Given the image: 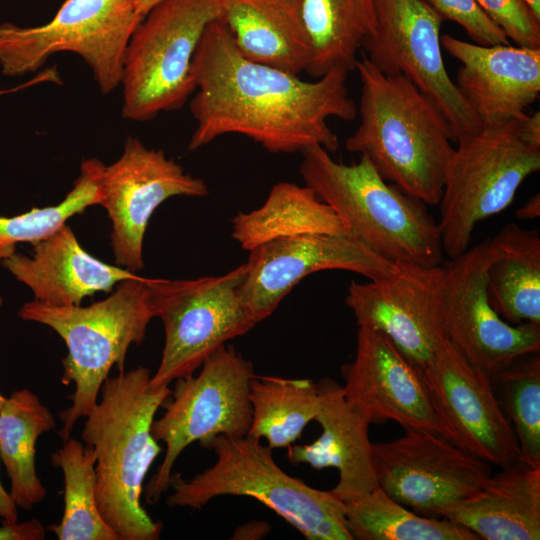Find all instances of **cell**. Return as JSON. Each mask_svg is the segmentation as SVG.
Wrapping results in <instances>:
<instances>
[{
	"label": "cell",
	"mask_w": 540,
	"mask_h": 540,
	"mask_svg": "<svg viewBox=\"0 0 540 540\" xmlns=\"http://www.w3.org/2000/svg\"><path fill=\"white\" fill-rule=\"evenodd\" d=\"M461 63L455 84L482 125L524 120L540 94V48L480 45L441 35Z\"/></svg>",
	"instance_id": "ffe728a7"
},
{
	"label": "cell",
	"mask_w": 540,
	"mask_h": 540,
	"mask_svg": "<svg viewBox=\"0 0 540 540\" xmlns=\"http://www.w3.org/2000/svg\"><path fill=\"white\" fill-rule=\"evenodd\" d=\"M374 27L361 49L388 75H403L447 119L455 141L482 127L450 78L441 50L443 18L424 0H373Z\"/></svg>",
	"instance_id": "7c38bea8"
},
{
	"label": "cell",
	"mask_w": 540,
	"mask_h": 540,
	"mask_svg": "<svg viewBox=\"0 0 540 540\" xmlns=\"http://www.w3.org/2000/svg\"><path fill=\"white\" fill-rule=\"evenodd\" d=\"M192 73L189 106L196 127L189 150L220 136L240 134L271 153H294L312 145L329 152L339 140L327 120L355 119L358 108L346 85L348 71L333 69L316 81L257 63L237 49L219 18L206 27Z\"/></svg>",
	"instance_id": "6da1fadb"
},
{
	"label": "cell",
	"mask_w": 540,
	"mask_h": 540,
	"mask_svg": "<svg viewBox=\"0 0 540 540\" xmlns=\"http://www.w3.org/2000/svg\"><path fill=\"white\" fill-rule=\"evenodd\" d=\"M0 93H1V90H0Z\"/></svg>",
	"instance_id": "ee69618b"
},
{
	"label": "cell",
	"mask_w": 540,
	"mask_h": 540,
	"mask_svg": "<svg viewBox=\"0 0 540 540\" xmlns=\"http://www.w3.org/2000/svg\"><path fill=\"white\" fill-rule=\"evenodd\" d=\"M346 400L369 422L447 438L418 369L382 333L359 327L353 361L341 367Z\"/></svg>",
	"instance_id": "d6986e66"
},
{
	"label": "cell",
	"mask_w": 540,
	"mask_h": 540,
	"mask_svg": "<svg viewBox=\"0 0 540 540\" xmlns=\"http://www.w3.org/2000/svg\"><path fill=\"white\" fill-rule=\"evenodd\" d=\"M372 445L378 486L427 517H440L492 475L489 463L430 432L405 430L400 438Z\"/></svg>",
	"instance_id": "9a60e30c"
},
{
	"label": "cell",
	"mask_w": 540,
	"mask_h": 540,
	"mask_svg": "<svg viewBox=\"0 0 540 540\" xmlns=\"http://www.w3.org/2000/svg\"><path fill=\"white\" fill-rule=\"evenodd\" d=\"M104 165L96 158L83 161L72 189L56 205L32 208L12 217L0 216V263L16 253L18 243L34 245L54 234L74 215L90 206L100 205Z\"/></svg>",
	"instance_id": "1f68e13d"
},
{
	"label": "cell",
	"mask_w": 540,
	"mask_h": 540,
	"mask_svg": "<svg viewBox=\"0 0 540 540\" xmlns=\"http://www.w3.org/2000/svg\"><path fill=\"white\" fill-rule=\"evenodd\" d=\"M45 537V528L37 519L2 522L0 526V540H42Z\"/></svg>",
	"instance_id": "d590c367"
},
{
	"label": "cell",
	"mask_w": 540,
	"mask_h": 540,
	"mask_svg": "<svg viewBox=\"0 0 540 540\" xmlns=\"http://www.w3.org/2000/svg\"><path fill=\"white\" fill-rule=\"evenodd\" d=\"M220 19L251 61L299 75L311 50L297 0H224Z\"/></svg>",
	"instance_id": "cb8c5ba5"
},
{
	"label": "cell",
	"mask_w": 540,
	"mask_h": 540,
	"mask_svg": "<svg viewBox=\"0 0 540 540\" xmlns=\"http://www.w3.org/2000/svg\"><path fill=\"white\" fill-rule=\"evenodd\" d=\"M249 399L252 419L247 436L266 440L271 449L288 448L315 419L320 391L318 383L311 379L255 374Z\"/></svg>",
	"instance_id": "f1b7e54d"
},
{
	"label": "cell",
	"mask_w": 540,
	"mask_h": 540,
	"mask_svg": "<svg viewBox=\"0 0 540 540\" xmlns=\"http://www.w3.org/2000/svg\"><path fill=\"white\" fill-rule=\"evenodd\" d=\"M517 46L540 48V18L526 0H475Z\"/></svg>",
	"instance_id": "836d02e7"
},
{
	"label": "cell",
	"mask_w": 540,
	"mask_h": 540,
	"mask_svg": "<svg viewBox=\"0 0 540 540\" xmlns=\"http://www.w3.org/2000/svg\"><path fill=\"white\" fill-rule=\"evenodd\" d=\"M318 387L320 405L314 420L322 428L321 435L309 444H292L286 456L292 465L336 468L339 480L331 491L342 502H349L378 486L370 422L346 400L337 382L323 378Z\"/></svg>",
	"instance_id": "44dd1931"
},
{
	"label": "cell",
	"mask_w": 540,
	"mask_h": 540,
	"mask_svg": "<svg viewBox=\"0 0 540 540\" xmlns=\"http://www.w3.org/2000/svg\"><path fill=\"white\" fill-rule=\"evenodd\" d=\"M101 203L111 220V246L117 266L137 273L144 267L143 240L154 211L175 196L203 197L208 186L184 171L163 150L128 137L121 156L104 165Z\"/></svg>",
	"instance_id": "e0dca14e"
},
{
	"label": "cell",
	"mask_w": 540,
	"mask_h": 540,
	"mask_svg": "<svg viewBox=\"0 0 540 540\" xmlns=\"http://www.w3.org/2000/svg\"><path fill=\"white\" fill-rule=\"evenodd\" d=\"M533 12L540 18V0H526Z\"/></svg>",
	"instance_id": "60d3db41"
},
{
	"label": "cell",
	"mask_w": 540,
	"mask_h": 540,
	"mask_svg": "<svg viewBox=\"0 0 540 540\" xmlns=\"http://www.w3.org/2000/svg\"><path fill=\"white\" fill-rule=\"evenodd\" d=\"M418 371L449 441L500 468L521 458L491 377L471 364L448 338Z\"/></svg>",
	"instance_id": "2e32d148"
},
{
	"label": "cell",
	"mask_w": 540,
	"mask_h": 540,
	"mask_svg": "<svg viewBox=\"0 0 540 540\" xmlns=\"http://www.w3.org/2000/svg\"><path fill=\"white\" fill-rule=\"evenodd\" d=\"M138 15L143 18L147 13L162 0H133Z\"/></svg>",
	"instance_id": "ab89813d"
},
{
	"label": "cell",
	"mask_w": 540,
	"mask_h": 540,
	"mask_svg": "<svg viewBox=\"0 0 540 540\" xmlns=\"http://www.w3.org/2000/svg\"><path fill=\"white\" fill-rule=\"evenodd\" d=\"M255 376L251 361L232 345H223L193 374L175 380L154 419L151 433L165 444V454L146 488V500L154 504L169 488L173 467L180 454L199 442L204 448L218 436H247L252 419L250 382Z\"/></svg>",
	"instance_id": "9c48e42d"
},
{
	"label": "cell",
	"mask_w": 540,
	"mask_h": 540,
	"mask_svg": "<svg viewBox=\"0 0 540 540\" xmlns=\"http://www.w3.org/2000/svg\"><path fill=\"white\" fill-rule=\"evenodd\" d=\"M206 449L216 461L186 480L173 473L167 498L171 507L201 509L220 496L251 497L282 517L308 540H353L343 502L331 490H319L288 475L275 462L273 449L249 436H218Z\"/></svg>",
	"instance_id": "8992f818"
},
{
	"label": "cell",
	"mask_w": 540,
	"mask_h": 540,
	"mask_svg": "<svg viewBox=\"0 0 540 540\" xmlns=\"http://www.w3.org/2000/svg\"><path fill=\"white\" fill-rule=\"evenodd\" d=\"M343 512L356 540H479L473 532L448 519L408 510L379 486L343 502Z\"/></svg>",
	"instance_id": "f546056e"
},
{
	"label": "cell",
	"mask_w": 540,
	"mask_h": 540,
	"mask_svg": "<svg viewBox=\"0 0 540 540\" xmlns=\"http://www.w3.org/2000/svg\"><path fill=\"white\" fill-rule=\"evenodd\" d=\"M498 399L516 435L521 459L540 465V356H523L494 374Z\"/></svg>",
	"instance_id": "d6a6232c"
},
{
	"label": "cell",
	"mask_w": 540,
	"mask_h": 540,
	"mask_svg": "<svg viewBox=\"0 0 540 540\" xmlns=\"http://www.w3.org/2000/svg\"><path fill=\"white\" fill-rule=\"evenodd\" d=\"M521 120L482 125L456 140L438 203L444 254L470 245L476 225L505 210L524 180L540 169V146L525 141Z\"/></svg>",
	"instance_id": "52a82bcc"
},
{
	"label": "cell",
	"mask_w": 540,
	"mask_h": 540,
	"mask_svg": "<svg viewBox=\"0 0 540 540\" xmlns=\"http://www.w3.org/2000/svg\"><path fill=\"white\" fill-rule=\"evenodd\" d=\"M491 238L443 262L442 315L449 341L490 377L517 359L540 350V326L513 325L490 305L486 270L493 257Z\"/></svg>",
	"instance_id": "4fadbf2b"
},
{
	"label": "cell",
	"mask_w": 540,
	"mask_h": 540,
	"mask_svg": "<svg viewBox=\"0 0 540 540\" xmlns=\"http://www.w3.org/2000/svg\"><path fill=\"white\" fill-rule=\"evenodd\" d=\"M232 238L251 251L268 242L306 234L352 235L348 224L308 186L278 182L265 202L232 219Z\"/></svg>",
	"instance_id": "484cf974"
},
{
	"label": "cell",
	"mask_w": 540,
	"mask_h": 540,
	"mask_svg": "<svg viewBox=\"0 0 540 540\" xmlns=\"http://www.w3.org/2000/svg\"><path fill=\"white\" fill-rule=\"evenodd\" d=\"M443 20L462 27L476 44H509L504 32L484 13L475 0H424Z\"/></svg>",
	"instance_id": "e575fe53"
},
{
	"label": "cell",
	"mask_w": 540,
	"mask_h": 540,
	"mask_svg": "<svg viewBox=\"0 0 540 540\" xmlns=\"http://www.w3.org/2000/svg\"><path fill=\"white\" fill-rule=\"evenodd\" d=\"M448 519L485 540L540 539V465L523 459L501 468L472 496L444 509Z\"/></svg>",
	"instance_id": "603a6c76"
},
{
	"label": "cell",
	"mask_w": 540,
	"mask_h": 540,
	"mask_svg": "<svg viewBox=\"0 0 540 540\" xmlns=\"http://www.w3.org/2000/svg\"><path fill=\"white\" fill-rule=\"evenodd\" d=\"M244 276L241 264L219 276L150 278L154 315L164 329V346L151 375V388L169 387L175 380L195 374L215 351L257 324L240 295Z\"/></svg>",
	"instance_id": "8fae6325"
},
{
	"label": "cell",
	"mask_w": 540,
	"mask_h": 540,
	"mask_svg": "<svg viewBox=\"0 0 540 540\" xmlns=\"http://www.w3.org/2000/svg\"><path fill=\"white\" fill-rule=\"evenodd\" d=\"M540 215V196L536 194L530 197L523 206L516 211V216L522 220H531Z\"/></svg>",
	"instance_id": "f35d334b"
},
{
	"label": "cell",
	"mask_w": 540,
	"mask_h": 540,
	"mask_svg": "<svg viewBox=\"0 0 540 540\" xmlns=\"http://www.w3.org/2000/svg\"><path fill=\"white\" fill-rule=\"evenodd\" d=\"M355 70L360 123L346 149L365 156L403 192L438 205L456 142L444 114L408 78L383 73L364 53Z\"/></svg>",
	"instance_id": "7a4b0ae2"
},
{
	"label": "cell",
	"mask_w": 540,
	"mask_h": 540,
	"mask_svg": "<svg viewBox=\"0 0 540 540\" xmlns=\"http://www.w3.org/2000/svg\"><path fill=\"white\" fill-rule=\"evenodd\" d=\"M311 50L307 73L355 70L358 51L374 27L373 0H297Z\"/></svg>",
	"instance_id": "83f0119b"
},
{
	"label": "cell",
	"mask_w": 540,
	"mask_h": 540,
	"mask_svg": "<svg viewBox=\"0 0 540 540\" xmlns=\"http://www.w3.org/2000/svg\"><path fill=\"white\" fill-rule=\"evenodd\" d=\"M494 254L486 270L492 308L513 325L540 326V236L508 223L491 237Z\"/></svg>",
	"instance_id": "d4e9b609"
},
{
	"label": "cell",
	"mask_w": 540,
	"mask_h": 540,
	"mask_svg": "<svg viewBox=\"0 0 540 540\" xmlns=\"http://www.w3.org/2000/svg\"><path fill=\"white\" fill-rule=\"evenodd\" d=\"M142 21L133 0H65L46 24H0V69L7 77L38 71L59 52L78 54L100 92L121 85L128 42Z\"/></svg>",
	"instance_id": "30bf717a"
},
{
	"label": "cell",
	"mask_w": 540,
	"mask_h": 540,
	"mask_svg": "<svg viewBox=\"0 0 540 540\" xmlns=\"http://www.w3.org/2000/svg\"><path fill=\"white\" fill-rule=\"evenodd\" d=\"M520 132L525 141L530 144L540 146V113L535 112L532 115H527L524 120L520 121Z\"/></svg>",
	"instance_id": "8d00e7d4"
},
{
	"label": "cell",
	"mask_w": 540,
	"mask_h": 540,
	"mask_svg": "<svg viewBox=\"0 0 540 540\" xmlns=\"http://www.w3.org/2000/svg\"><path fill=\"white\" fill-rule=\"evenodd\" d=\"M149 280L139 275L124 280L107 298L85 307L34 300L19 309L22 320L51 328L67 347L61 381L73 384L74 392L71 406L60 414L62 441L97 403L111 369L116 366L123 371L129 347L144 340L148 324L155 318Z\"/></svg>",
	"instance_id": "5b68a950"
},
{
	"label": "cell",
	"mask_w": 540,
	"mask_h": 540,
	"mask_svg": "<svg viewBox=\"0 0 540 540\" xmlns=\"http://www.w3.org/2000/svg\"><path fill=\"white\" fill-rule=\"evenodd\" d=\"M1 264L32 291L36 301L53 306L80 305L84 298L110 292L138 276L93 257L67 224L34 244L30 256L14 253Z\"/></svg>",
	"instance_id": "7402d4cb"
},
{
	"label": "cell",
	"mask_w": 540,
	"mask_h": 540,
	"mask_svg": "<svg viewBox=\"0 0 540 540\" xmlns=\"http://www.w3.org/2000/svg\"><path fill=\"white\" fill-rule=\"evenodd\" d=\"M51 461L63 472L64 510L60 523L48 530L59 540H119L98 508L93 448L69 437Z\"/></svg>",
	"instance_id": "4dcf8cb0"
},
{
	"label": "cell",
	"mask_w": 540,
	"mask_h": 540,
	"mask_svg": "<svg viewBox=\"0 0 540 540\" xmlns=\"http://www.w3.org/2000/svg\"><path fill=\"white\" fill-rule=\"evenodd\" d=\"M300 153L299 172L305 185L369 249L393 263L443 264L440 229L427 204L387 184L365 156L356 163L344 164L320 145L306 147Z\"/></svg>",
	"instance_id": "277c9868"
},
{
	"label": "cell",
	"mask_w": 540,
	"mask_h": 540,
	"mask_svg": "<svg viewBox=\"0 0 540 540\" xmlns=\"http://www.w3.org/2000/svg\"><path fill=\"white\" fill-rule=\"evenodd\" d=\"M2 304H3V299H2V297L0 296V307L2 306Z\"/></svg>",
	"instance_id": "7bdbcfd3"
},
{
	"label": "cell",
	"mask_w": 540,
	"mask_h": 540,
	"mask_svg": "<svg viewBox=\"0 0 540 540\" xmlns=\"http://www.w3.org/2000/svg\"><path fill=\"white\" fill-rule=\"evenodd\" d=\"M249 252L240 295L256 323L269 317L283 298L312 273L345 270L375 280L395 269V263L353 235L306 234L274 240Z\"/></svg>",
	"instance_id": "ac0fdd59"
},
{
	"label": "cell",
	"mask_w": 540,
	"mask_h": 540,
	"mask_svg": "<svg viewBox=\"0 0 540 540\" xmlns=\"http://www.w3.org/2000/svg\"><path fill=\"white\" fill-rule=\"evenodd\" d=\"M224 0H162L133 32L123 60L122 117L147 121L181 108L196 85L192 63Z\"/></svg>",
	"instance_id": "ba28073f"
},
{
	"label": "cell",
	"mask_w": 540,
	"mask_h": 540,
	"mask_svg": "<svg viewBox=\"0 0 540 540\" xmlns=\"http://www.w3.org/2000/svg\"><path fill=\"white\" fill-rule=\"evenodd\" d=\"M5 399H6V397L3 396V395L1 394V392H0V409H1V407L3 406V404H4V402H5Z\"/></svg>",
	"instance_id": "b9f144b4"
},
{
	"label": "cell",
	"mask_w": 540,
	"mask_h": 540,
	"mask_svg": "<svg viewBox=\"0 0 540 540\" xmlns=\"http://www.w3.org/2000/svg\"><path fill=\"white\" fill-rule=\"evenodd\" d=\"M444 281L443 265L397 262L386 277L352 281L345 302L358 327L385 335L421 370L447 339L442 315Z\"/></svg>",
	"instance_id": "5bb4252c"
},
{
	"label": "cell",
	"mask_w": 540,
	"mask_h": 540,
	"mask_svg": "<svg viewBox=\"0 0 540 540\" xmlns=\"http://www.w3.org/2000/svg\"><path fill=\"white\" fill-rule=\"evenodd\" d=\"M55 425L49 408L28 388L13 391L0 409V460L10 481L9 494L18 508L31 510L46 497L36 471V443Z\"/></svg>",
	"instance_id": "4316f807"
},
{
	"label": "cell",
	"mask_w": 540,
	"mask_h": 540,
	"mask_svg": "<svg viewBox=\"0 0 540 540\" xmlns=\"http://www.w3.org/2000/svg\"><path fill=\"white\" fill-rule=\"evenodd\" d=\"M151 375L138 366L108 377L81 433L96 456L99 511L119 540H157L163 529L141 504L145 476L161 452L152 423L171 390L151 388Z\"/></svg>",
	"instance_id": "3957f363"
},
{
	"label": "cell",
	"mask_w": 540,
	"mask_h": 540,
	"mask_svg": "<svg viewBox=\"0 0 540 540\" xmlns=\"http://www.w3.org/2000/svg\"><path fill=\"white\" fill-rule=\"evenodd\" d=\"M0 518L2 522H16L18 521V507L11 498L9 491H7L0 479Z\"/></svg>",
	"instance_id": "74e56055"
}]
</instances>
